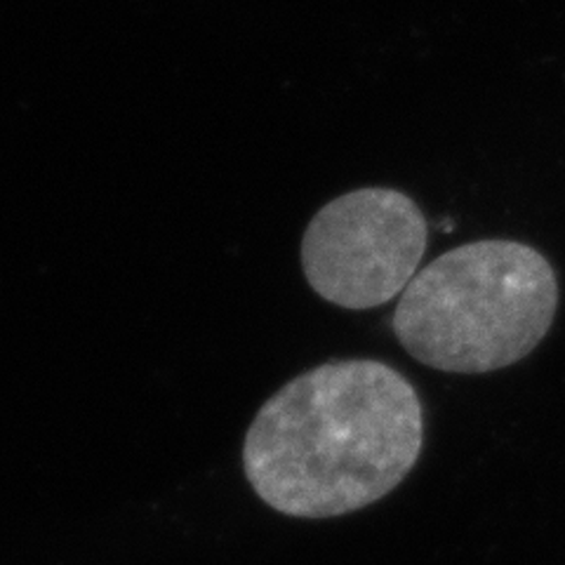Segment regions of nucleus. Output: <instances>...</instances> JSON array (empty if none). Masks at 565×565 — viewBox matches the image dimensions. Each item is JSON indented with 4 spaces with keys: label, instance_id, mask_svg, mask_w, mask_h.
Returning a JSON list of instances; mask_svg holds the SVG:
<instances>
[{
    "label": "nucleus",
    "instance_id": "nucleus-1",
    "mask_svg": "<svg viewBox=\"0 0 565 565\" xmlns=\"http://www.w3.org/2000/svg\"><path fill=\"white\" fill-rule=\"evenodd\" d=\"M422 403L382 361H332L262 405L243 444L259 500L295 519L344 516L396 490L419 459Z\"/></svg>",
    "mask_w": 565,
    "mask_h": 565
},
{
    "label": "nucleus",
    "instance_id": "nucleus-3",
    "mask_svg": "<svg viewBox=\"0 0 565 565\" xmlns=\"http://www.w3.org/2000/svg\"><path fill=\"white\" fill-rule=\"evenodd\" d=\"M427 238V217L411 196L396 189H359L316 212L299 257L316 295L363 311L403 295Z\"/></svg>",
    "mask_w": 565,
    "mask_h": 565
},
{
    "label": "nucleus",
    "instance_id": "nucleus-2",
    "mask_svg": "<svg viewBox=\"0 0 565 565\" xmlns=\"http://www.w3.org/2000/svg\"><path fill=\"white\" fill-rule=\"evenodd\" d=\"M556 309L558 280L540 250L516 241H476L415 274L392 326L422 365L483 375L533 353Z\"/></svg>",
    "mask_w": 565,
    "mask_h": 565
}]
</instances>
